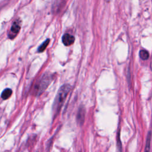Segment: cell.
<instances>
[{"label": "cell", "mask_w": 152, "mask_h": 152, "mask_svg": "<svg viewBox=\"0 0 152 152\" xmlns=\"http://www.w3.org/2000/svg\"><path fill=\"white\" fill-rule=\"evenodd\" d=\"M71 90V86L70 85L65 84L59 88L58 91L57 95L55 99L54 103L53 104L52 110L54 115H57L60 111L64 102L66 99L67 96Z\"/></svg>", "instance_id": "6da1fadb"}, {"label": "cell", "mask_w": 152, "mask_h": 152, "mask_svg": "<svg viewBox=\"0 0 152 152\" xmlns=\"http://www.w3.org/2000/svg\"><path fill=\"white\" fill-rule=\"evenodd\" d=\"M51 80L52 78L50 75L47 74L43 75V77L39 81V84L37 85V87H36V89L37 90L36 93L37 95H39L41 94L43 92H44L50 84Z\"/></svg>", "instance_id": "7a4b0ae2"}, {"label": "cell", "mask_w": 152, "mask_h": 152, "mask_svg": "<svg viewBox=\"0 0 152 152\" xmlns=\"http://www.w3.org/2000/svg\"><path fill=\"white\" fill-rule=\"evenodd\" d=\"M20 28H21V25H20V23L19 20H16V21H14L13 23L9 34V37L10 39H13L17 36V35L20 32Z\"/></svg>", "instance_id": "3957f363"}, {"label": "cell", "mask_w": 152, "mask_h": 152, "mask_svg": "<svg viewBox=\"0 0 152 152\" xmlns=\"http://www.w3.org/2000/svg\"><path fill=\"white\" fill-rule=\"evenodd\" d=\"M63 42L65 46H70L72 45L75 41L74 37L69 34V33H65L63 37Z\"/></svg>", "instance_id": "277c9868"}, {"label": "cell", "mask_w": 152, "mask_h": 152, "mask_svg": "<svg viewBox=\"0 0 152 152\" xmlns=\"http://www.w3.org/2000/svg\"><path fill=\"white\" fill-rule=\"evenodd\" d=\"M85 119V109L83 107H80L77 114V121L80 125L84 123Z\"/></svg>", "instance_id": "5b68a950"}, {"label": "cell", "mask_w": 152, "mask_h": 152, "mask_svg": "<svg viewBox=\"0 0 152 152\" xmlns=\"http://www.w3.org/2000/svg\"><path fill=\"white\" fill-rule=\"evenodd\" d=\"M12 93L13 92L11 89H9V88L5 89V90H3V92L1 93V98L4 100L8 99H9L12 95Z\"/></svg>", "instance_id": "8992f818"}, {"label": "cell", "mask_w": 152, "mask_h": 152, "mask_svg": "<svg viewBox=\"0 0 152 152\" xmlns=\"http://www.w3.org/2000/svg\"><path fill=\"white\" fill-rule=\"evenodd\" d=\"M151 133L150 131L147 136V140H146V147H145V150L144 152H150V144H151Z\"/></svg>", "instance_id": "52a82bcc"}, {"label": "cell", "mask_w": 152, "mask_h": 152, "mask_svg": "<svg viewBox=\"0 0 152 152\" xmlns=\"http://www.w3.org/2000/svg\"><path fill=\"white\" fill-rule=\"evenodd\" d=\"M140 57L143 60H147L149 58V54L148 51H147L145 49H142L140 51L139 53Z\"/></svg>", "instance_id": "ba28073f"}, {"label": "cell", "mask_w": 152, "mask_h": 152, "mask_svg": "<svg viewBox=\"0 0 152 152\" xmlns=\"http://www.w3.org/2000/svg\"><path fill=\"white\" fill-rule=\"evenodd\" d=\"M49 41H50L49 39H47L46 41H45L39 47V49H38L37 51L39 52H42L43 51H44L45 50V49L47 48L48 45V44L49 43Z\"/></svg>", "instance_id": "9c48e42d"}]
</instances>
